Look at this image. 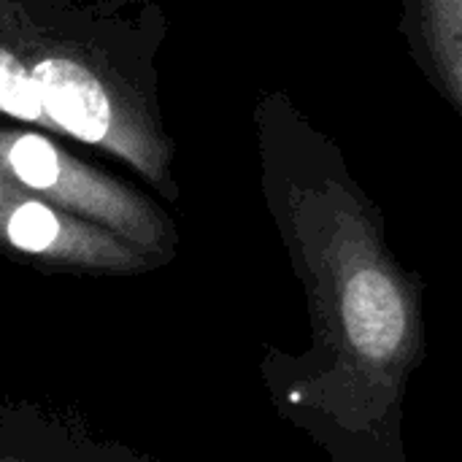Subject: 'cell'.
<instances>
[{
    "label": "cell",
    "mask_w": 462,
    "mask_h": 462,
    "mask_svg": "<svg viewBox=\"0 0 462 462\" xmlns=\"http://www.w3.org/2000/svg\"><path fill=\"white\" fill-rule=\"evenodd\" d=\"M0 111L19 119H38L43 111L32 73L5 49H0Z\"/></svg>",
    "instance_id": "6"
},
{
    "label": "cell",
    "mask_w": 462,
    "mask_h": 462,
    "mask_svg": "<svg viewBox=\"0 0 462 462\" xmlns=\"http://www.w3.org/2000/svg\"><path fill=\"white\" fill-rule=\"evenodd\" d=\"M41 108L70 135L100 141L111 125V103L103 84L73 60H43L32 70Z\"/></svg>",
    "instance_id": "4"
},
{
    "label": "cell",
    "mask_w": 462,
    "mask_h": 462,
    "mask_svg": "<svg viewBox=\"0 0 462 462\" xmlns=\"http://www.w3.org/2000/svg\"><path fill=\"white\" fill-rule=\"evenodd\" d=\"M11 165L14 173L35 189H46L57 179V154L41 135H22L11 146Z\"/></svg>",
    "instance_id": "7"
},
{
    "label": "cell",
    "mask_w": 462,
    "mask_h": 462,
    "mask_svg": "<svg viewBox=\"0 0 462 462\" xmlns=\"http://www.w3.org/2000/svg\"><path fill=\"white\" fill-rule=\"evenodd\" d=\"M60 219L41 203H22L5 222V238L24 254H46L60 241Z\"/></svg>",
    "instance_id": "5"
},
{
    "label": "cell",
    "mask_w": 462,
    "mask_h": 462,
    "mask_svg": "<svg viewBox=\"0 0 462 462\" xmlns=\"http://www.w3.org/2000/svg\"><path fill=\"white\" fill-rule=\"evenodd\" d=\"M398 30L417 70L462 119V0H401Z\"/></svg>",
    "instance_id": "3"
},
{
    "label": "cell",
    "mask_w": 462,
    "mask_h": 462,
    "mask_svg": "<svg viewBox=\"0 0 462 462\" xmlns=\"http://www.w3.org/2000/svg\"><path fill=\"white\" fill-rule=\"evenodd\" d=\"M0 462H154L35 401H0Z\"/></svg>",
    "instance_id": "2"
},
{
    "label": "cell",
    "mask_w": 462,
    "mask_h": 462,
    "mask_svg": "<svg viewBox=\"0 0 462 462\" xmlns=\"http://www.w3.org/2000/svg\"><path fill=\"white\" fill-rule=\"evenodd\" d=\"M292 130L282 217L311 346H265L263 384L276 414L330 462H409L406 398L428 357L425 279L395 257L387 217L341 149L303 122Z\"/></svg>",
    "instance_id": "1"
}]
</instances>
